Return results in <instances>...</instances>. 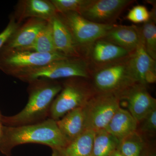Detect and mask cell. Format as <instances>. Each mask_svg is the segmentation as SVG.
<instances>
[{
	"label": "cell",
	"instance_id": "1",
	"mask_svg": "<svg viewBox=\"0 0 156 156\" xmlns=\"http://www.w3.org/2000/svg\"><path fill=\"white\" fill-rule=\"evenodd\" d=\"M28 84V99L26 105L17 114L3 116L4 126L32 125L49 119L52 103L62 88V83L56 80L38 79Z\"/></svg>",
	"mask_w": 156,
	"mask_h": 156
},
{
	"label": "cell",
	"instance_id": "2",
	"mask_svg": "<svg viewBox=\"0 0 156 156\" xmlns=\"http://www.w3.org/2000/svg\"><path fill=\"white\" fill-rule=\"evenodd\" d=\"M28 143L48 146L53 150L65 147L69 142L59 130L56 121L49 118L41 122L32 125L4 126L0 138V151L2 153L10 156L14 147Z\"/></svg>",
	"mask_w": 156,
	"mask_h": 156
},
{
	"label": "cell",
	"instance_id": "3",
	"mask_svg": "<svg viewBox=\"0 0 156 156\" xmlns=\"http://www.w3.org/2000/svg\"><path fill=\"white\" fill-rule=\"evenodd\" d=\"M91 83L96 92L119 96L138 83L132 66L131 54L110 64L91 71Z\"/></svg>",
	"mask_w": 156,
	"mask_h": 156
},
{
	"label": "cell",
	"instance_id": "4",
	"mask_svg": "<svg viewBox=\"0 0 156 156\" xmlns=\"http://www.w3.org/2000/svg\"><path fill=\"white\" fill-rule=\"evenodd\" d=\"M89 80L81 77L66 79L52 103L49 119L58 121L71 111L83 107L96 92Z\"/></svg>",
	"mask_w": 156,
	"mask_h": 156
},
{
	"label": "cell",
	"instance_id": "5",
	"mask_svg": "<svg viewBox=\"0 0 156 156\" xmlns=\"http://www.w3.org/2000/svg\"><path fill=\"white\" fill-rule=\"evenodd\" d=\"M91 73V69L87 61L80 57L53 62L44 66L21 72L13 77L29 83L38 79L57 80L59 79L81 77L90 80Z\"/></svg>",
	"mask_w": 156,
	"mask_h": 156
},
{
	"label": "cell",
	"instance_id": "6",
	"mask_svg": "<svg viewBox=\"0 0 156 156\" xmlns=\"http://www.w3.org/2000/svg\"><path fill=\"white\" fill-rule=\"evenodd\" d=\"M68 58L61 53H43L2 48L0 50V70L14 76L18 73L53 62Z\"/></svg>",
	"mask_w": 156,
	"mask_h": 156
},
{
	"label": "cell",
	"instance_id": "7",
	"mask_svg": "<svg viewBox=\"0 0 156 156\" xmlns=\"http://www.w3.org/2000/svg\"><path fill=\"white\" fill-rule=\"evenodd\" d=\"M120 102L115 94L96 92L83 107L86 130L95 132L105 129L121 107Z\"/></svg>",
	"mask_w": 156,
	"mask_h": 156
},
{
	"label": "cell",
	"instance_id": "8",
	"mask_svg": "<svg viewBox=\"0 0 156 156\" xmlns=\"http://www.w3.org/2000/svg\"><path fill=\"white\" fill-rule=\"evenodd\" d=\"M58 14L71 34L81 56L84 50L96 40L102 38L114 25L98 24L74 12Z\"/></svg>",
	"mask_w": 156,
	"mask_h": 156
},
{
	"label": "cell",
	"instance_id": "9",
	"mask_svg": "<svg viewBox=\"0 0 156 156\" xmlns=\"http://www.w3.org/2000/svg\"><path fill=\"white\" fill-rule=\"evenodd\" d=\"M133 0H88L80 14L92 22L113 25Z\"/></svg>",
	"mask_w": 156,
	"mask_h": 156
},
{
	"label": "cell",
	"instance_id": "10",
	"mask_svg": "<svg viewBox=\"0 0 156 156\" xmlns=\"http://www.w3.org/2000/svg\"><path fill=\"white\" fill-rule=\"evenodd\" d=\"M131 53L103 38L96 40L81 54L91 70L127 57Z\"/></svg>",
	"mask_w": 156,
	"mask_h": 156
},
{
	"label": "cell",
	"instance_id": "11",
	"mask_svg": "<svg viewBox=\"0 0 156 156\" xmlns=\"http://www.w3.org/2000/svg\"><path fill=\"white\" fill-rule=\"evenodd\" d=\"M120 101L127 104L128 111L139 123L154 108L156 100L147 91V87L136 83L119 95Z\"/></svg>",
	"mask_w": 156,
	"mask_h": 156
},
{
	"label": "cell",
	"instance_id": "12",
	"mask_svg": "<svg viewBox=\"0 0 156 156\" xmlns=\"http://www.w3.org/2000/svg\"><path fill=\"white\" fill-rule=\"evenodd\" d=\"M57 13L55 7L49 0H20L11 15L20 25L27 18H38L49 21Z\"/></svg>",
	"mask_w": 156,
	"mask_h": 156
},
{
	"label": "cell",
	"instance_id": "13",
	"mask_svg": "<svg viewBox=\"0 0 156 156\" xmlns=\"http://www.w3.org/2000/svg\"><path fill=\"white\" fill-rule=\"evenodd\" d=\"M48 22L38 18H29L22 25L18 26L2 48L21 49L30 46Z\"/></svg>",
	"mask_w": 156,
	"mask_h": 156
},
{
	"label": "cell",
	"instance_id": "14",
	"mask_svg": "<svg viewBox=\"0 0 156 156\" xmlns=\"http://www.w3.org/2000/svg\"><path fill=\"white\" fill-rule=\"evenodd\" d=\"M132 53L141 43L139 27L137 26L115 24L102 38Z\"/></svg>",
	"mask_w": 156,
	"mask_h": 156
},
{
	"label": "cell",
	"instance_id": "15",
	"mask_svg": "<svg viewBox=\"0 0 156 156\" xmlns=\"http://www.w3.org/2000/svg\"><path fill=\"white\" fill-rule=\"evenodd\" d=\"M53 42L57 52L67 58L81 57L75 42L58 13L50 20Z\"/></svg>",
	"mask_w": 156,
	"mask_h": 156
},
{
	"label": "cell",
	"instance_id": "16",
	"mask_svg": "<svg viewBox=\"0 0 156 156\" xmlns=\"http://www.w3.org/2000/svg\"><path fill=\"white\" fill-rule=\"evenodd\" d=\"M132 66L137 82L147 86L156 80V61L146 52L142 44L131 53Z\"/></svg>",
	"mask_w": 156,
	"mask_h": 156
},
{
	"label": "cell",
	"instance_id": "17",
	"mask_svg": "<svg viewBox=\"0 0 156 156\" xmlns=\"http://www.w3.org/2000/svg\"><path fill=\"white\" fill-rule=\"evenodd\" d=\"M138 123L127 110L120 107L105 130L119 141L137 131Z\"/></svg>",
	"mask_w": 156,
	"mask_h": 156
},
{
	"label": "cell",
	"instance_id": "18",
	"mask_svg": "<svg viewBox=\"0 0 156 156\" xmlns=\"http://www.w3.org/2000/svg\"><path fill=\"white\" fill-rule=\"evenodd\" d=\"M59 130L69 143L86 130L83 107L74 109L56 121Z\"/></svg>",
	"mask_w": 156,
	"mask_h": 156
},
{
	"label": "cell",
	"instance_id": "19",
	"mask_svg": "<svg viewBox=\"0 0 156 156\" xmlns=\"http://www.w3.org/2000/svg\"><path fill=\"white\" fill-rule=\"evenodd\" d=\"M95 132L86 130L65 147L53 150L52 156H91Z\"/></svg>",
	"mask_w": 156,
	"mask_h": 156
},
{
	"label": "cell",
	"instance_id": "20",
	"mask_svg": "<svg viewBox=\"0 0 156 156\" xmlns=\"http://www.w3.org/2000/svg\"><path fill=\"white\" fill-rule=\"evenodd\" d=\"M151 4L153 8L150 11V18L138 27L141 43L144 50L156 61V8L154 2Z\"/></svg>",
	"mask_w": 156,
	"mask_h": 156
},
{
	"label": "cell",
	"instance_id": "21",
	"mask_svg": "<svg viewBox=\"0 0 156 156\" xmlns=\"http://www.w3.org/2000/svg\"><path fill=\"white\" fill-rule=\"evenodd\" d=\"M119 141L105 129L95 131L91 156H111Z\"/></svg>",
	"mask_w": 156,
	"mask_h": 156
},
{
	"label": "cell",
	"instance_id": "22",
	"mask_svg": "<svg viewBox=\"0 0 156 156\" xmlns=\"http://www.w3.org/2000/svg\"><path fill=\"white\" fill-rule=\"evenodd\" d=\"M17 50L43 53L58 52L53 42L52 26L50 20L48 21L44 27L39 33L31 45L26 48Z\"/></svg>",
	"mask_w": 156,
	"mask_h": 156
},
{
	"label": "cell",
	"instance_id": "23",
	"mask_svg": "<svg viewBox=\"0 0 156 156\" xmlns=\"http://www.w3.org/2000/svg\"><path fill=\"white\" fill-rule=\"evenodd\" d=\"M146 146L145 140L136 131L121 140L118 150L125 156H140Z\"/></svg>",
	"mask_w": 156,
	"mask_h": 156
},
{
	"label": "cell",
	"instance_id": "24",
	"mask_svg": "<svg viewBox=\"0 0 156 156\" xmlns=\"http://www.w3.org/2000/svg\"><path fill=\"white\" fill-rule=\"evenodd\" d=\"M88 0H50L58 13L74 12L80 14Z\"/></svg>",
	"mask_w": 156,
	"mask_h": 156
},
{
	"label": "cell",
	"instance_id": "25",
	"mask_svg": "<svg viewBox=\"0 0 156 156\" xmlns=\"http://www.w3.org/2000/svg\"><path fill=\"white\" fill-rule=\"evenodd\" d=\"M151 12L145 6L137 5L132 8L126 16V19L135 23H144L149 20Z\"/></svg>",
	"mask_w": 156,
	"mask_h": 156
},
{
	"label": "cell",
	"instance_id": "26",
	"mask_svg": "<svg viewBox=\"0 0 156 156\" xmlns=\"http://www.w3.org/2000/svg\"><path fill=\"white\" fill-rule=\"evenodd\" d=\"M139 123L142 132L154 134L156 131V108L150 112Z\"/></svg>",
	"mask_w": 156,
	"mask_h": 156
},
{
	"label": "cell",
	"instance_id": "27",
	"mask_svg": "<svg viewBox=\"0 0 156 156\" xmlns=\"http://www.w3.org/2000/svg\"><path fill=\"white\" fill-rule=\"evenodd\" d=\"M19 25L11 15L8 25L3 31L0 33V50Z\"/></svg>",
	"mask_w": 156,
	"mask_h": 156
},
{
	"label": "cell",
	"instance_id": "28",
	"mask_svg": "<svg viewBox=\"0 0 156 156\" xmlns=\"http://www.w3.org/2000/svg\"><path fill=\"white\" fill-rule=\"evenodd\" d=\"M140 156H156V154L154 150L152 149L151 148H147L146 146Z\"/></svg>",
	"mask_w": 156,
	"mask_h": 156
},
{
	"label": "cell",
	"instance_id": "29",
	"mask_svg": "<svg viewBox=\"0 0 156 156\" xmlns=\"http://www.w3.org/2000/svg\"><path fill=\"white\" fill-rule=\"evenodd\" d=\"M3 116V115L1 113V111H0V138H1L2 134L3 127L4 126L2 122Z\"/></svg>",
	"mask_w": 156,
	"mask_h": 156
},
{
	"label": "cell",
	"instance_id": "30",
	"mask_svg": "<svg viewBox=\"0 0 156 156\" xmlns=\"http://www.w3.org/2000/svg\"><path fill=\"white\" fill-rule=\"evenodd\" d=\"M111 156H125L123 155L121 152L119 151L118 149L115 151Z\"/></svg>",
	"mask_w": 156,
	"mask_h": 156
}]
</instances>
